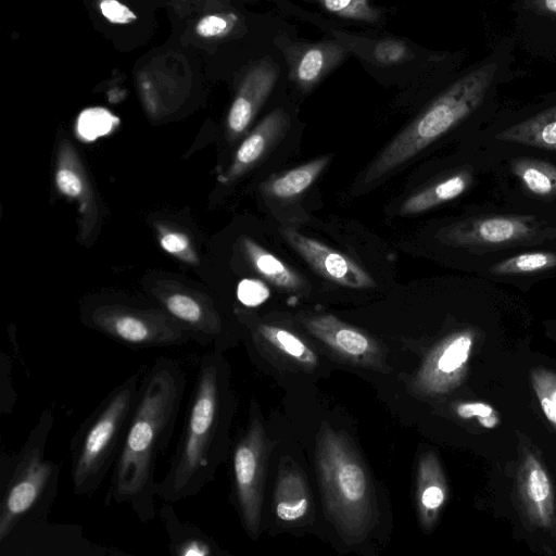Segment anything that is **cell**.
Returning a JSON list of instances; mask_svg holds the SVG:
<instances>
[{"label": "cell", "mask_w": 556, "mask_h": 556, "mask_svg": "<svg viewBox=\"0 0 556 556\" xmlns=\"http://www.w3.org/2000/svg\"><path fill=\"white\" fill-rule=\"evenodd\" d=\"M187 378L181 365L157 357L139 383L137 403L111 472L105 503L128 505L141 523L156 516L155 469L170 443Z\"/></svg>", "instance_id": "6da1fadb"}, {"label": "cell", "mask_w": 556, "mask_h": 556, "mask_svg": "<svg viewBox=\"0 0 556 556\" xmlns=\"http://www.w3.org/2000/svg\"><path fill=\"white\" fill-rule=\"evenodd\" d=\"M231 400L226 361L218 351L204 354L168 470L157 481V497L176 503L198 495L213 480L226 453Z\"/></svg>", "instance_id": "7a4b0ae2"}, {"label": "cell", "mask_w": 556, "mask_h": 556, "mask_svg": "<svg viewBox=\"0 0 556 556\" xmlns=\"http://www.w3.org/2000/svg\"><path fill=\"white\" fill-rule=\"evenodd\" d=\"M516 48L513 35L504 37L481 60L457 72L433 101L372 161L364 181L379 180L488 108L500 85L511 74Z\"/></svg>", "instance_id": "3957f363"}, {"label": "cell", "mask_w": 556, "mask_h": 556, "mask_svg": "<svg viewBox=\"0 0 556 556\" xmlns=\"http://www.w3.org/2000/svg\"><path fill=\"white\" fill-rule=\"evenodd\" d=\"M54 407L42 409L15 454L1 451L0 542L13 532L46 520L59 490L61 467L46 455Z\"/></svg>", "instance_id": "277c9868"}, {"label": "cell", "mask_w": 556, "mask_h": 556, "mask_svg": "<svg viewBox=\"0 0 556 556\" xmlns=\"http://www.w3.org/2000/svg\"><path fill=\"white\" fill-rule=\"evenodd\" d=\"M315 463L327 516L345 541L363 540L375 517L372 484L363 462L343 434L324 424Z\"/></svg>", "instance_id": "5b68a950"}, {"label": "cell", "mask_w": 556, "mask_h": 556, "mask_svg": "<svg viewBox=\"0 0 556 556\" xmlns=\"http://www.w3.org/2000/svg\"><path fill=\"white\" fill-rule=\"evenodd\" d=\"M138 374L113 388L74 433L70 460L75 495L91 496L112 472L137 403Z\"/></svg>", "instance_id": "8992f818"}, {"label": "cell", "mask_w": 556, "mask_h": 556, "mask_svg": "<svg viewBox=\"0 0 556 556\" xmlns=\"http://www.w3.org/2000/svg\"><path fill=\"white\" fill-rule=\"evenodd\" d=\"M86 324L112 340L132 349L185 344L190 336L168 313L119 304L93 306Z\"/></svg>", "instance_id": "52a82bcc"}, {"label": "cell", "mask_w": 556, "mask_h": 556, "mask_svg": "<svg viewBox=\"0 0 556 556\" xmlns=\"http://www.w3.org/2000/svg\"><path fill=\"white\" fill-rule=\"evenodd\" d=\"M267 443L264 427L253 413L250 424L236 442L231 456L232 490L236 506L247 531L256 536L262 521V504Z\"/></svg>", "instance_id": "ba28073f"}, {"label": "cell", "mask_w": 556, "mask_h": 556, "mask_svg": "<svg viewBox=\"0 0 556 556\" xmlns=\"http://www.w3.org/2000/svg\"><path fill=\"white\" fill-rule=\"evenodd\" d=\"M1 556H128L116 547L101 545L84 535L76 523L38 521L0 542Z\"/></svg>", "instance_id": "9c48e42d"}, {"label": "cell", "mask_w": 556, "mask_h": 556, "mask_svg": "<svg viewBox=\"0 0 556 556\" xmlns=\"http://www.w3.org/2000/svg\"><path fill=\"white\" fill-rule=\"evenodd\" d=\"M281 235L293 250L325 279L353 289L375 287L376 282L370 274L348 255L293 228L281 229Z\"/></svg>", "instance_id": "30bf717a"}, {"label": "cell", "mask_w": 556, "mask_h": 556, "mask_svg": "<svg viewBox=\"0 0 556 556\" xmlns=\"http://www.w3.org/2000/svg\"><path fill=\"white\" fill-rule=\"evenodd\" d=\"M516 47L556 63V0H513Z\"/></svg>", "instance_id": "8fae6325"}, {"label": "cell", "mask_w": 556, "mask_h": 556, "mask_svg": "<svg viewBox=\"0 0 556 556\" xmlns=\"http://www.w3.org/2000/svg\"><path fill=\"white\" fill-rule=\"evenodd\" d=\"M538 230L531 218L486 216L464 220L443 232L445 242L462 247H506L531 240Z\"/></svg>", "instance_id": "7c38bea8"}, {"label": "cell", "mask_w": 556, "mask_h": 556, "mask_svg": "<svg viewBox=\"0 0 556 556\" xmlns=\"http://www.w3.org/2000/svg\"><path fill=\"white\" fill-rule=\"evenodd\" d=\"M279 66L265 56L244 73L227 115V132L232 139L241 136L253 122L274 89Z\"/></svg>", "instance_id": "4fadbf2b"}, {"label": "cell", "mask_w": 556, "mask_h": 556, "mask_svg": "<svg viewBox=\"0 0 556 556\" xmlns=\"http://www.w3.org/2000/svg\"><path fill=\"white\" fill-rule=\"evenodd\" d=\"M306 329L341 356L367 366L381 364L377 342L363 331L332 315H317L304 320Z\"/></svg>", "instance_id": "5bb4252c"}, {"label": "cell", "mask_w": 556, "mask_h": 556, "mask_svg": "<svg viewBox=\"0 0 556 556\" xmlns=\"http://www.w3.org/2000/svg\"><path fill=\"white\" fill-rule=\"evenodd\" d=\"M289 77L301 89L308 90L340 64L346 50L337 41L293 43L286 49Z\"/></svg>", "instance_id": "9a60e30c"}, {"label": "cell", "mask_w": 556, "mask_h": 556, "mask_svg": "<svg viewBox=\"0 0 556 556\" xmlns=\"http://www.w3.org/2000/svg\"><path fill=\"white\" fill-rule=\"evenodd\" d=\"M289 125V115L282 109L268 113L241 142L223 181H232L256 165L286 134Z\"/></svg>", "instance_id": "2e32d148"}, {"label": "cell", "mask_w": 556, "mask_h": 556, "mask_svg": "<svg viewBox=\"0 0 556 556\" xmlns=\"http://www.w3.org/2000/svg\"><path fill=\"white\" fill-rule=\"evenodd\" d=\"M472 339L459 333L441 344L426 359L415 378L416 389L422 392H439L467 362Z\"/></svg>", "instance_id": "e0dca14e"}, {"label": "cell", "mask_w": 556, "mask_h": 556, "mask_svg": "<svg viewBox=\"0 0 556 556\" xmlns=\"http://www.w3.org/2000/svg\"><path fill=\"white\" fill-rule=\"evenodd\" d=\"M167 535L168 552L173 556H220L216 541L192 522L177 515L174 503L164 501L156 511Z\"/></svg>", "instance_id": "ac0fdd59"}, {"label": "cell", "mask_w": 556, "mask_h": 556, "mask_svg": "<svg viewBox=\"0 0 556 556\" xmlns=\"http://www.w3.org/2000/svg\"><path fill=\"white\" fill-rule=\"evenodd\" d=\"M496 138L556 151V91L531 114L500 131Z\"/></svg>", "instance_id": "d6986e66"}, {"label": "cell", "mask_w": 556, "mask_h": 556, "mask_svg": "<svg viewBox=\"0 0 556 556\" xmlns=\"http://www.w3.org/2000/svg\"><path fill=\"white\" fill-rule=\"evenodd\" d=\"M275 513L279 520L294 522L303 519L311 507L308 486L301 471L287 466L280 469L274 493Z\"/></svg>", "instance_id": "ffe728a7"}, {"label": "cell", "mask_w": 556, "mask_h": 556, "mask_svg": "<svg viewBox=\"0 0 556 556\" xmlns=\"http://www.w3.org/2000/svg\"><path fill=\"white\" fill-rule=\"evenodd\" d=\"M242 244L253 268L267 281L290 292H296L305 287V281L301 275L265 248L250 238H244Z\"/></svg>", "instance_id": "44dd1931"}, {"label": "cell", "mask_w": 556, "mask_h": 556, "mask_svg": "<svg viewBox=\"0 0 556 556\" xmlns=\"http://www.w3.org/2000/svg\"><path fill=\"white\" fill-rule=\"evenodd\" d=\"M445 501V488L432 454H425L418 465L417 502L420 518L425 525H430Z\"/></svg>", "instance_id": "7402d4cb"}, {"label": "cell", "mask_w": 556, "mask_h": 556, "mask_svg": "<svg viewBox=\"0 0 556 556\" xmlns=\"http://www.w3.org/2000/svg\"><path fill=\"white\" fill-rule=\"evenodd\" d=\"M466 172L448 176L407 198L400 207L401 215H415L459 197L468 187Z\"/></svg>", "instance_id": "603a6c76"}, {"label": "cell", "mask_w": 556, "mask_h": 556, "mask_svg": "<svg viewBox=\"0 0 556 556\" xmlns=\"http://www.w3.org/2000/svg\"><path fill=\"white\" fill-rule=\"evenodd\" d=\"M328 163V155L312 160L268 180L264 189L268 195L276 199L295 198L315 182Z\"/></svg>", "instance_id": "cb8c5ba5"}, {"label": "cell", "mask_w": 556, "mask_h": 556, "mask_svg": "<svg viewBox=\"0 0 556 556\" xmlns=\"http://www.w3.org/2000/svg\"><path fill=\"white\" fill-rule=\"evenodd\" d=\"M510 169L529 193L542 199H556L554 164L532 157H517L511 161Z\"/></svg>", "instance_id": "d4e9b609"}, {"label": "cell", "mask_w": 556, "mask_h": 556, "mask_svg": "<svg viewBox=\"0 0 556 556\" xmlns=\"http://www.w3.org/2000/svg\"><path fill=\"white\" fill-rule=\"evenodd\" d=\"M256 332L277 351L299 364L315 366L318 363L316 353L300 337L285 328L260 324Z\"/></svg>", "instance_id": "484cf974"}, {"label": "cell", "mask_w": 556, "mask_h": 556, "mask_svg": "<svg viewBox=\"0 0 556 556\" xmlns=\"http://www.w3.org/2000/svg\"><path fill=\"white\" fill-rule=\"evenodd\" d=\"M73 152L70 147L62 150V155L60 153L55 184L61 193L85 203L88 198V181Z\"/></svg>", "instance_id": "4316f807"}, {"label": "cell", "mask_w": 556, "mask_h": 556, "mask_svg": "<svg viewBox=\"0 0 556 556\" xmlns=\"http://www.w3.org/2000/svg\"><path fill=\"white\" fill-rule=\"evenodd\" d=\"M556 267V254L546 251L527 252L495 264L490 270L495 275H517L543 271Z\"/></svg>", "instance_id": "83f0119b"}, {"label": "cell", "mask_w": 556, "mask_h": 556, "mask_svg": "<svg viewBox=\"0 0 556 556\" xmlns=\"http://www.w3.org/2000/svg\"><path fill=\"white\" fill-rule=\"evenodd\" d=\"M326 11L340 17L377 23L380 11L370 5V0H316Z\"/></svg>", "instance_id": "f1b7e54d"}, {"label": "cell", "mask_w": 556, "mask_h": 556, "mask_svg": "<svg viewBox=\"0 0 556 556\" xmlns=\"http://www.w3.org/2000/svg\"><path fill=\"white\" fill-rule=\"evenodd\" d=\"M238 22L232 12H214L200 17L194 25L198 37L205 40H216L229 35Z\"/></svg>", "instance_id": "f546056e"}, {"label": "cell", "mask_w": 556, "mask_h": 556, "mask_svg": "<svg viewBox=\"0 0 556 556\" xmlns=\"http://www.w3.org/2000/svg\"><path fill=\"white\" fill-rule=\"evenodd\" d=\"M114 126L113 116L103 110L84 112L77 122V134L85 141H94L108 135Z\"/></svg>", "instance_id": "4dcf8cb0"}, {"label": "cell", "mask_w": 556, "mask_h": 556, "mask_svg": "<svg viewBox=\"0 0 556 556\" xmlns=\"http://www.w3.org/2000/svg\"><path fill=\"white\" fill-rule=\"evenodd\" d=\"M17 402V393L12 381V363L5 352L0 353V413L10 415Z\"/></svg>", "instance_id": "1f68e13d"}, {"label": "cell", "mask_w": 556, "mask_h": 556, "mask_svg": "<svg viewBox=\"0 0 556 556\" xmlns=\"http://www.w3.org/2000/svg\"><path fill=\"white\" fill-rule=\"evenodd\" d=\"M374 59L382 65H394L410 58V51L404 41L397 39H383L375 43Z\"/></svg>", "instance_id": "d6a6232c"}, {"label": "cell", "mask_w": 556, "mask_h": 556, "mask_svg": "<svg viewBox=\"0 0 556 556\" xmlns=\"http://www.w3.org/2000/svg\"><path fill=\"white\" fill-rule=\"evenodd\" d=\"M270 295L268 287L257 279H243L237 288L238 300L245 306H257Z\"/></svg>", "instance_id": "836d02e7"}, {"label": "cell", "mask_w": 556, "mask_h": 556, "mask_svg": "<svg viewBox=\"0 0 556 556\" xmlns=\"http://www.w3.org/2000/svg\"><path fill=\"white\" fill-rule=\"evenodd\" d=\"M456 413L459 417L469 419L477 418L484 428H494L498 424V416L488 404L483 403H463L457 406Z\"/></svg>", "instance_id": "e575fe53"}, {"label": "cell", "mask_w": 556, "mask_h": 556, "mask_svg": "<svg viewBox=\"0 0 556 556\" xmlns=\"http://www.w3.org/2000/svg\"><path fill=\"white\" fill-rule=\"evenodd\" d=\"M162 248L178 257L191 262L194 255L191 253L190 241L188 237L178 231L164 230L160 238Z\"/></svg>", "instance_id": "d590c367"}, {"label": "cell", "mask_w": 556, "mask_h": 556, "mask_svg": "<svg viewBox=\"0 0 556 556\" xmlns=\"http://www.w3.org/2000/svg\"><path fill=\"white\" fill-rule=\"evenodd\" d=\"M99 9L102 15L114 24H130L136 21V14L118 0H100Z\"/></svg>", "instance_id": "8d00e7d4"}, {"label": "cell", "mask_w": 556, "mask_h": 556, "mask_svg": "<svg viewBox=\"0 0 556 556\" xmlns=\"http://www.w3.org/2000/svg\"><path fill=\"white\" fill-rule=\"evenodd\" d=\"M529 494L535 502L544 501L549 495L548 478L540 467L532 469L529 475Z\"/></svg>", "instance_id": "74e56055"}, {"label": "cell", "mask_w": 556, "mask_h": 556, "mask_svg": "<svg viewBox=\"0 0 556 556\" xmlns=\"http://www.w3.org/2000/svg\"><path fill=\"white\" fill-rule=\"evenodd\" d=\"M541 406L547 419L556 425V390L551 396L542 397Z\"/></svg>", "instance_id": "f35d334b"}]
</instances>
